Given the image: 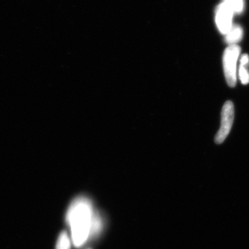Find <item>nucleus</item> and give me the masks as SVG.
Returning <instances> with one entry per match:
<instances>
[{
	"instance_id": "4",
	"label": "nucleus",
	"mask_w": 249,
	"mask_h": 249,
	"mask_svg": "<svg viewBox=\"0 0 249 249\" xmlns=\"http://www.w3.org/2000/svg\"><path fill=\"white\" fill-rule=\"evenodd\" d=\"M233 12L225 3L217 6L215 12V22L217 29L223 34H227L232 26V18Z\"/></svg>"
},
{
	"instance_id": "8",
	"label": "nucleus",
	"mask_w": 249,
	"mask_h": 249,
	"mask_svg": "<svg viewBox=\"0 0 249 249\" xmlns=\"http://www.w3.org/2000/svg\"><path fill=\"white\" fill-rule=\"evenodd\" d=\"M71 241L66 231L62 232L59 235L55 249H70Z\"/></svg>"
},
{
	"instance_id": "6",
	"label": "nucleus",
	"mask_w": 249,
	"mask_h": 249,
	"mask_svg": "<svg viewBox=\"0 0 249 249\" xmlns=\"http://www.w3.org/2000/svg\"><path fill=\"white\" fill-rule=\"evenodd\" d=\"M103 229V221L99 214H94L91 221V230H90V235L96 236L101 232Z\"/></svg>"
},
{
	"instance_id": "5",
	"label": "nucleus",
	"mask_w": 249,
	"mask_h": 249,
	"mask_svg": "<svg viewBox=\"0 0 249 249\" xmlns=\"http://www.w3.org/2000/svg\"><path fill=\"white\" fill-rule=\"evenodd\" d=\"M243 37V29L238 25L232 26L231 30L226 34V42L229 45H236Z\"/></svg>"
},
{
	"instance_id": "10",
	"label": "nucleus",
	"mask_w": 249,
	"mask_h": 249,
	"mask_svg": "<svg viewBox=\"0 0 249 249\" xmlns=\"http://www.w3.org/2000/svg\"><path fill=\"white\" fill-rule=\"evenodd\" d=\"M240 65H245V66H249V57L247 54L242 55L240 60Z\"/></svg>"
},
{
	"instance_id": "1",
	"label": "nucleus",
	"mask_w": 249,
	"mask_h": 249,
	"mask_svg": "<svg viewBox=\"0 0 249 249\" xmlns=\"http://www.w3.org/2000/svg\"><path fill=\"white\" fill-rule=\"evenodd\" d=\"M93 215L91 201L85 196L77 198L69 208L66 219L71 229L72 241L75 247H81L88 240Z\"/></svg>"
},
{
	"instance_id": "7",
	"label": "nucleus",
	"mask_w": 249,
	"mask_h": 249,
	"mask_svg": "<svg viewBox=\"0 0 249 249\" xmlns=\"http://www.w3.org/2000/svg\"><path fill=\"white\" fill-rule=\"evenodd\" d=\"M224 2L232 10L234 14H241L245 8L244 0H224Z\"/></svg>"
},
{
	"instance_id": "9",
	"label": "nucleus",
	"mask_w": 249,
	"mask_h": 249,
	"mask_svg": "<svg viewBox=\"0 0 249 249\" xmlns=\"http://www.w3.org/2000/svg\"><path fill=\"white\" fill-rule=\"evenodd\" d=\"M248 66L240 65V69H239V77L242 84L247 85L249 83V72Z\"/></svg>"
},
{
	"instance_id": "2",
	"label": "nucleus",
	"mask_w": 249,
	"mask_h": 249,
	"mask_svg": "<svg viewBox=\"0 0 249 249\" xmlns=\"http://www.w3.org/2000/svg\"><path fill=\"white\" fill-rule=\"evenodd\" d=\"M240 51V47L237 45H229L223 56L224 75L231 88H234L237 83V63Z\"/></svg>"
},
{
	"instance_id": "3",
	"label": "nucleus",
	"mask_w": 249,
	"mask_h": 249,
	"mask_svg": "<svg viewBox=\"0 0 249 249\" xmlns=\"http://www.w3.org/2000/svg\"><path fill=\"white\" fill-rule=\"evenodd\" d=\"M234 115H235V111H234L233 103L230 101H227L222 108L221 127L214 139L215 142L217 144L222 143L230 133L232 124H233Z\"/></svg>"
}]
</instances>
